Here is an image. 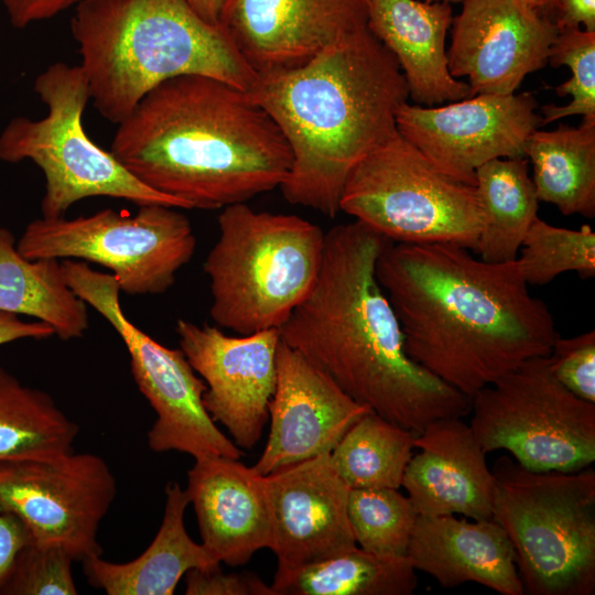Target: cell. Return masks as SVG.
Here are the masks:
<instances>
[{
  "mask_svg": "<svg viewBox=\"0 0 595 595\" xmlns=\"http://www.w3.org/2000/svg\"><path fill=\"white\" fill-rule=\"evenodd\" d=\"M454 244L390 242L376 275L399 321L407 355L472 398L560 337L518 259L486 262Z\"/></svg>",
  "mask_w": 595,
  "mask_h": 595,
  "instance_id": "1",
  "label": "cell"
},
{
  "mask_svg": "<svg viewBox=\"0 0 595 595\" xmlns=\"http://www.w3.org/2000/svg\"><path fill=\"white\" fill-rule=\"evenodd\" d=\"M390 242L358 220L332 227L312 290L278 331L353 400L416 435L433 421L469 413L472 398L407 355L376 275Z\"/></svg>",
  "mask_w": 595,
  "mask_h": 595,
  "instance_id": "2",
  "label": "cell"
},
{
  "mask_svg": "<svg viewBox=\"0 0 595 595\" xmlns=\"http://www.w3.org/2000/svg\"><path fill=\"white\" fill-rule=\"evenodd\" d=\"M110 152L140 182L186 209H219L280 187L290 148L246 90L203 75L151 89L120 123Z\"/></svg>",
  "mask_w": 595,
  "mask_h": 595,
  "instance_id": "3",
  "label": "cell"
},
{
  "mask_svg": "<svg viewBox=\"0 0 595 595\" xmlns=\"http://www.w3.org/2000/svg\"><path fill=\"white\" fill-rule=\"evenodd\" d=\"M247 94L290 148L285 201L334 218L349 172L398 131L409 89L392 53L367 28L301 66L257 74Z\"/></svg>",
  "mask_w": 595,
  "mask_h": 595,
  "instance_id": "4",
  "label": "cell"
},
{
  "mask_svg": "<svg viewBox=\"0 0 595 595\" xmlns=\"http://www.w3.org/2000/svg\"><path fill=\"white\" fill-rule=\"evenodd\" d=\"M71 33L90 99L112 123L174 77L203 75L246 91L257 77L223 25L205 21L188 0H83Z\"/></svg>",
  "mask_w": 595,
  "mask_h": 595,
  "instance_id": "5",
  "label": "cell"
},
{
  "mask_svg": "<svg viewBox=\"0 0 595 595\" xmlns=\"http://www.w3.org/2000/svg\"><path fill=\"white\" fill-rule=\"evenodd\" d=\"M219 236L204 261L210 317L238 335L279 329L312 290L325 232L296 215L224 207Z\"/></svg>",
  "mask_w": 595,
  "mask_h": 595,
  "instance_id": "6",
  "label": "cell"
},
{
  "mask_svg": "<svg viewBox=\"0 0 595 595\" xmlns=\"http://www.w3.org/2000/svg\"><path fill=\"white\" fill-rule=\"evenodd\" d=\"M493 519L507 533L524 593H595V472H533L509 456L491 468Z\"/></svg>",
  "mask_w": 595,
  "mask_h": 595,
  "instance_id": "7",
  "label": "cell"
},
{
  "mask_svg": "<svg viewBox=\"0 0 595 595\" xmlns=\"http://www.w3.org/2000/svg\"><path fill=\"white\" fill-rule=\"evenodd\" d=\"M34 91L47 113L39 120L11 119L0 133V160H31L42 170V217H62L73 204L91 196L186 209L180 201L140 182L87 136L82 118L90 94L80 65L51 64L35 78Z\"/></svg>",
  "mask_w": 595,
  "mask_h": 595,
  "instance_id": "8",
  "label": "cell"
},
{
  "mask_svg": "<svg viewBox=\"0 0 595 595\" xmlns=\"http://www.w3.org/2000/svg\"><path fill=\"white\" fill-rule=\"evenodd\" d=\"M339 210L392 242H445L473 252L482 227L475 185L439 170L398 131L349 172Z\"/></svg>",
  "mask_w": 595,
  "mask_h": 595,
  "instance_id": "9",
  "label": "cell"
},
{
  "mask_svg": "<svg viewBox=\"0 0 595 595\" xmlns=\"http://www.w3.org/2000/svg\"><path fill=\"white\" fill-rule=\"evenodd\" d=\"M484 452L506 450L533 472H577L595 461V403L554 377L549 356L526 360L472 397Z\"/></svg>",
  "mask_w": 595,
  "mask_h": 595,
  "instance_id": "10",
  "label": "cell"
},
{
  "mask_svg": "<svg viewBox=\"0 0 595 595\" xmlns=\"http://www.w3.org/2000/svg\"><path fill=\"white\" fill-rule=\"evenodd\" d=\"M176 207L150 204L134 215L106 208L75 218L41 217L28 224L17 242L30 259H80L111 271L120 291L161 294L194 256L196 237Z\"/></svg>",
  "mask_w": 595,
  "mask_h": 595,
  "instance_id": "11",
  "label": "cell"
},
{
  "mask_svg": "<svg viewBox=\"0 0 595 595\" xmlns=\"http://www.w3.org/2000/svg\"><path fill=\"white\" fill-rule=\"evenodd\" d=\"M62 270L72 291L115 328L128 350L133 379L156 414L147 435L150 450L176 451L195 459H240L241 450L218 429L204 407V380L181 349L158 343L130 322L120 304L116 278L76 259L63 260Z\"/></svg>",
  "mask_w": 595,
  "mask_h": 595,
  "instance_id": "12",
  "label": "cell"
},
{
  "mask_svg": "<svg viewBox=\"0 0 595 595\" xmlns=\"http://www.w3.org/2000/svg\"><path fill=\"white\" fill-rule=\"evenodd\" d=\"M116 493L110 467L91 453L0 464V506L32 541L61 545L80 562L102 554L97 533Z\"/></svg>",
  "mask_w": 595,
  "mask_h": 595,
  "instance_id": "13",
  "label": "cell"
},
{
  "mask_svg": "<svg viewBox=\"0 0 595 595\" xmlns=\"http://www.w3.org/2000/svg\"><path fill=\"white\" fill-rule=\"evenodd\" d=\"M531 93L476 94L445 105L408 101L396 116L398 132L439 170L475 185L476 170L494 159L526 158V143L541 126Z\"/></svg>",
  "mask_w": 595,
  "mask_h": 595,
  "instance_id": "14",
  "label": "cell"
},
{
  "mask_svg": "<svg viewBox=\"0 0 595 595\" xmlns=\"http://www.w3.org/2000/svg\"><path fill=\"white\" fill-rule=\"evenodd\" d=\"M175 329L180 349L206 385V411L227 429L239 448H253L269 420L279 331L230 336L217 326L183 318L177 320Z\"/></svg>",
  "mask_w": 595,
  "mask_h": 595,
  "instance_id": "15",
  "label": "cell"
},
{
  "mask_svg": "<svg viewBox=\"0 0 595 595\" xmlns=\"http://www.w3.org/2000/svg\"><path fill=\"white\" fill-rule=\"evenodd\" d=\"M446 51L453 77L476 94L511 95L542 68L559 29L521 0H465Z\"/></svg>",
  "mask_w": 595,
  "mask_h": 595,
  "instance_id": "16",
  "label": "cell"
},
{
  "mask_svg": "<svg viewBox=\"0 0 595 595\" xmlns=\"http://www.w3.org/2000/svg\"><path fill=\"white\" fill-rule=\"evenodd\" d=\"M370 0H225L219 23L257 73L303 65L367 29Z\"/></svg>",
  "mask_w": 595,
  "mask_h": 595,
  "instance_id": "17",
  "label": "cell"
},
{
  "mask_svg": "<svg viewBox=\"0 0 595 595\" xmlns=\"http://www.w3.org/2000/svg\"><path fill=\"white\" fill-rule=\"evenodd\" d=\"M264 476L275 573L296 571L357 547L347 515L350 488L333 468L329 453Z\"/></svg>",
  "mask_w": 595,
  "mask_h": 595,
  "instance_id": "18",
  "label": "cell"
},
{
  "mask_svg": "<svg viewBox=\"0 0 595 595\" xmlns=\"http://www.w3.org/2000/svg\"><path fill=\"white\" fill-rule=\"evenodd\" d=\"M369 410L281 339L277 383L269 405L270 432L253 469L264 476L331 453L346 431Z\"/></svg>",
  "mask_w": 595,
  "mask_h": 595,
  "instance_id": "19",
  "label": "cell"
},
{
  "mask_svg": "<svg viewBox=\"0 0 595 595\" xmlns=\"http://www.w3.org/2000/svg\"><path fill=\"white\" fill-rule=\"evenodd\" d=\"M193 505L202 544L219 563L246 564L271 548L272 517L266 476L239 459H195L185 488Z\"/></svg>",
  "mask_w": 595,
  "mask_h": 595,
  "instance_id": "20",
  "label": "cell"
},
{
  "mask_svg": "<svg viewBox=\"0 0 595 595\" xmlns=\"http://www.w3.org/2000/svg\"><path fill=\"white\" fill-rule=\"evenodd\" d=\"M402 479L419 516L463 515L493 519L495 477L472 428L461 418H444L415 435Z\"/></svg>",
  "mask_w": 595,
  "mask_h": 595,
  "instance_id": "21",
  "label": "cell"
},
{
  "mask_svg": "<svg viewBox=\"0 0 595 595\" xmlns=\"http://www.w3.org/2000/svg\"><path fill=\"white\" fill-rule=\"evenodd\" d=\"M407 556L446 588L477 583L501 595H523L511 542L494 519L419 516Z\"/></svg>",
  "mask_w": 595,
  "mask_h": 595,
  "instance_id": "22",
  "label": "cell"
},
{
  "mask_svg": "<svg viewBox=\"0 0 595 595\" xmlns=\"http://www.w3.org/2000/svg\"><path fill=\"white\" fill-rule=\"evenodd\" d=\"M448 2L370 0L367 28L394 56L415 105L440 106L474 96L448 69Z\"/></svg>",
  "mask_w": 595,
  "mask_h": 595,
  "instance_id": "23",
  "label": "cell"
},
{
  "mask_svg": "<svg viewBox=\"0 0 595 595\" xmlns=\"http://www.w3.org/2000/svg\"><path fill=\"white\" fill-rule=\"evenodd\" d=\"M188 504L186 490L169 483L162 522L147 550L126 563L101 555L82 561L88 583L108 595H172L190 570L220 564L188 536L184 523Z\"/></svg>",
  "mask_w": 595,
  "mask_h": 595,
  "instance_id": "24",
  "label": "cell"
},
{
  "mask_svg": "<svg viewBox=\"0 0 595 595\" xmlns=\"http://www.w3.org/2000/svg\"><path fill=\"white\" fill-rule=\"evenodd\" d=\"M0 311L44 322L62 340L82 337L89 324L87 304L66 283L60 259L23 257L1 225Z\"/></svg>",
  "mask_w": 595,
  "mask_h": 595,
  "instance_id": "25",
  "label": "cell"
},
{
  "mask_svg": "<svg viewBox=\"0 0 595 595\" xmlns=\"http://www.w3.org/2000/svg\"><path fill=\"white\" fill-rule=\"evenodd\" d=\"M539 202L564 215L595 216V120L578 127L534 130L526 143Z\"/></svg>",
  "mask_w": 595,
  "mask_h": 595,
  "instance_id": "26",
  "label": "cell"
},
{
  "mask_svg": "<svg viewBox=\"0 0 595 595\" xmlns=\"http://www.w3.org/2000/svg\"><path fill=\"white\" fill-rule=\"evenodd\" d=\"M475 188L482 213L475 253L493 263L516 260L539 208L528 161L501 158L482 164L476 170Z\"/></svg>",
  "mask_w": 595,
  "mask_h": 595,
  "instance_id": "27",
  "label": "cell"
},
{
  "mask_svg": "<svg viewBox=\"0 0 595 595\" xmlns=\"http://www.w3.org/2000/svg\"><path fill=\"white\" fill-rule=\"evenodd\" d=\"M78 432L50 394L0 367V464L71 453Z\"/></svg>",
  "mask_w": 595,
  "mask_h": 595,
  "instance_id": "28",
  "label": "cell"
},
{
  "mask_svg": "<svg viewBox=\"0 0 595 595\" xmlns=\"http://www.w3.org/2000/svg\"><path fill=\"white\" fill-rule=\"evenodd\" d=\"M410 559L358 547L310 566L275 573V595H411L418 576Z\"/></svg>",
  "mask_w": 595,
  "mask_h": 595,
  "instance_id": "29",
  "label": "cell"
},
{
  "mask_svg": "<svg viewBox=\"0 0 595 595\" xmlns=\"http://www.w3.org/2000/svg\"><path fill=\"white\" fill-rule=\"evenodd\" d=\"M414 439L411 431L369 410L337 442L329 461L350 489H399L415 448Z\"/></svg>",
  "mask_w": 595,
  "mask_h": 595,
  "instance_id": "30",
  "label": "cell"
},
{
  "mask_svg": "<svg viewBox=\"0 0 595 595\" xmlns=\"http://www.w3.org/2000/svg\"><path fill=\"white\" fill-rule=\"evenodd\" d=\"M347 515L356 545L385 556H405L419 517L396 488L350 489Z\"/></svg>",
  "mask_w": 595,
  "mask_h": 595,
  "instance_id": "31",
  "label": "cell"
},
{
  "mask_svg": "<svg viewBox=\"0 0 595 595\" xmlns=\"http://www.w3.org/2000/svg\"><path fill=\"white\" fill-rule=\"evenodd\" d=\"M517 259L528 284H547L570 271L582 278L594 277L595 232L588 225L566 229L537 216L522 239Z\"/></svg>",
  "mask_w": 595,
  "mask_h": 595,
  "instance_id": "32",
  "label": "cell"
},
{
  "mask_svg": "<svg viewBox=\"0 0 595 595\" xmlns=\"http://www.w3.org/2000/svg\"><path fill=\"white\" fill-rule=\"evenodd\" d=\"M548 62L553 67L566 65L571 69V78L562 83L556 93L562 97L571 96L572 100L565 106H543L541 126L571 115L595 120V32L581 28L559 31Z\"/></svg>",
  "mask_w": 595,
  "mask_h": 595,
  "instance_id": "33",
  "label": "cell"
},
{
  "mask_svg": "<svg viewBox=\"0 0 595 595\" xmlns=\"http://www.w3.org/2000/svg\"><path fill=\"white\" fill-rule=\"evenodd\" d=\"M74 558L61 545L30 541L1 592L4 595H76Z\"/></svg>",
  "mask_w": 595,
  "mask_h": 595,
  "instance_id": "34",
  "label": "cell"
},
{
  "mask_svg": "<svg viewBox=\"0 0 595 595\" xmlns=\"http://www.w3.org/2000/svg\"><path fill=\"white\" fill-rule=\"evenodd\" d=\"M554 377L569 391L595 403V332L571 338L559 337L549 355Z\"/></svg>",
  "mask_w": 595,
  "mask_h": 595,
  "instance_id": "35",
  "label": "cell"
},
{
  "mask_svg": "<svg viewBox=\"0 0 595 595\" xmlns=\"http://www.w3.org/2000/svg\"><path fill=\"white\" fill-rule=\"evenodd\" d=\"M186 595H275L257 574L225 573L220 564L192 569L184 575Z\"/></svg>",
  "mask_w": 595,
  "mask_h": 595,
  "instance_id": "36",
  "label": "cell"
},
{
  "mask_svg": "<svg viewBox=\"0 0 595 595\" xmlns=\"http://www.w3.org/2000/svg\"><path fill=\"white\" fill-rule=\"evenodd\" d=\"M30 541L31 536L21 520L0 506V594L18 555Z\"/></svg>",
  "mask_w": 595,
  "mask_h": 595,
  "instance_id": "37",
  "label": "cell"
},
{
  "mask_svg": "<svg viewBox=\"0 0 595 595\" xmlns=\"http://www.w3.org/2000/svg\"><path fill=\"white\" fill-rule=\"evenodd\" d=\"M10 22L18 29L53 18L62 11L77 6L83 0H0Z\"/></svg>",
  "mask_w": 595,
  "mask_h": 595,
  "instance_id": "38",
  "label": "cell"
},
{
  "mask_svg": "<svg viewBox=\"0 0 595 595\" xmlns=\"http://www.w3.org/2000/svg\"><path fill=\"white\" fill-rule=\"evenodd\" d=\"M555 25L559 31L580 28L595 32V0H556Z\"/></svg>",
  "mask_w": 595,
  "mask_h": 595,
  "instance_id": "39",
  "label": "cell"
},
{
  "mask_svg": "<svg viewBox=\"0 0 595 595\" xmlns=\"http://www.w3.org/2000/svg\"><path fill=\"white\" fill-rule=\"evenodd\" d=\"M53 335L54 329L44 322H25L17 314L0 311V346L18 339H45Z\"/></svg>",
  "mask_w": 595,
  "mask_h": 595,
  "instance_id": "40",
  "label": "cell"
},
{
  "mask_svg": "<svg viewBox=\"0 0 595 595\" xmlns=\"http://www.w3.org/2000/svg\"><path fill=\"white\" fill-rule=\"evenodd\" d=\"M192 8L207 22L219 23L225 0H188Z\"/></svg>",
  "mask_w": 595,
  "mask_h": 595,
  "instance_id": "41",
  "label": "cell"
},
{
  "mask_svg": "<svg viewBox=\"0 0 595 595\" xmlns=\"http://www.w3.org/2000/svg\"><path fill=\"white\" fill-rule=\"evenodd\" d=\"M555 1L556 0H538L537 10L541 14L552 19V17H554Z\"/></svg>",
  "mask_w": 595,
  "mask_h": 595,
  "instance_id": "42",
  "label": "cell"
},
{
  "mask_svg": "<svg viewBox=\"0 0 595 595\" xmlns=\"http://www.w3.org/2000/svg\"><path fill=\"white\" fill-rule=\"evenodd\" d=\"M422 1H425V2H464L465 0H422Z\"/></svg>",
  "mask_w": 595,
  "mask_h": 595,
  "instance_id": "43",
  "label": "cell"
},
{
  "mask_svg": "<svg viewBox=\"0 0 595 595\" xmlns=\"http://www.w3.org/2000/svg\"><path fill=\"white\" fill-rule=\"evenodd\" d=\"M521 1L537 9L538 0H521Z\"/></svg>",
  "mask_w": 595,
  "mask_h": 595,
  "instance_id": "44",
  "label": "cell"
}]
</instances>
